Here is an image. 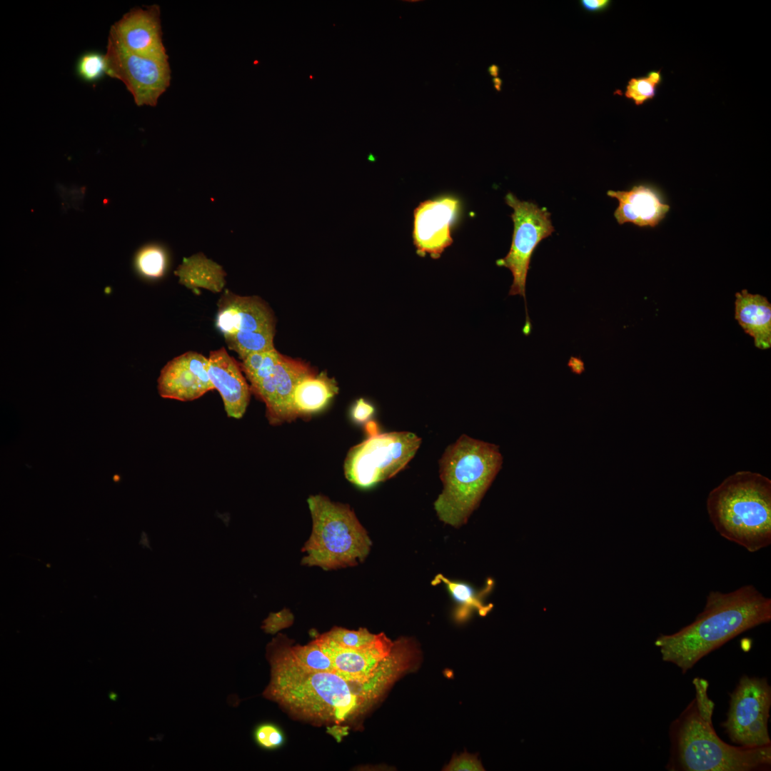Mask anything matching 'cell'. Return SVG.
<instances>
[{
  "label": "cell",
  "mask_w": 771,
  "mask_h": 771,
  "mask_svg": "<svg viewBox=\"0 0 771 771\" xmlns=\"http://www.w3.org/2000/svg\"><path fill=\"white\" fill-rule=\"evenodd\" d=\"M374 406L363 398L358 399L351 410V416L356 423H366L374 414Z\"/></svg>",
  "instance_id": "obj_31"
},
{
  "label": "cell",
  "mask_w": 771,
  "mask_h": 771,
  "mask_svg": "<svg viewBox=\"0 0 771 771\" xmlns=\"http://www.w3.org/2000/svg\"><path fill=\"white\" fill-rule=\"evenodd\" d=\"M208 358L188 351L169 361L158 378V391L163 398L192 401L213 389L208 373Z\"/></svg>",
  "instance_id": "obj_14"
},
{
  "label": "cell",
  "mask_w": 771,
  "mask_h": 771,
  "mask_svg": "<svg viewBox=\"0 0 771 771\" xmlns=\"http://www.w3.org/2000/svg\"><path fill=\"white\" fill-rule=\"evenodd\" d=\"M488 71L493 78L498 77L499 66L496 64H492L488 67Z\"/></svg>",
  "instance_id": "obj_33"
},
{
  "label": "cell",
  "mask_w": 771,
  "mask_h": 771,
  "mask_svg": "<svg viewBox=\"0 0 771 771\" xmlns=\"http://www.w3.org/2000/svg\"><path fill=\"white\" fill-rule=\"evenodd\" d=\"M303 362L283 355L273 371L255 385L251 391L266 405V415L270 424L276 425L294 420L291 400L297 383L314 373Z\"/></svg>",
  "instance_id": "obj_13"
},
{
  "label": "cell",
  "mask_w": 771,
  "mask_h": 771,
  "mask_svg": "<svg viewBox=\"0 0 771 771\" xmlns=\"http://www.w3.org/2000/svg\"><path fill=\"white\" fill-rule=\"evenodd\" d=\"M293 618L287 609L278 613H271L264 620L261 628L267 633L274 634L282 628L291 625Z\"/></svg>",
  "instance_id": "obj_30"
},
{
  "label": "cell",
  "mask_w": 771,
  "mask_h": 771,
  "mask_svg": "<svg viewBox=\"0 0 771 771\" xmlns=\"http://www.w3.org/2000/svg\"><path fill=\"white\" fill-rule=\"evenodd\" d=\"M253 737L256 744L265 750L277 749L281 747L285 741L282 730L271 722H264L256 726Z\"/></svg>",
  "instance_id": "obj_28"
},
{
  "label": "cell",
  "mask_w": 771,
  "mask_h": 771,
  "mask_svg": "<svg viewBox=\"0 0 771 771\" xmlns=\"http://www.w3.org/2000/svg\"><path fill=\"white\" fill-rule=\"evenodd\" d=\"M661 81L660 70L651 71L645 76L633 77L628 82L625 96L632 100L636 106L642 105L655 97Z\"/></svg>",
  "instance_id": "obj_25"
},
{
  "label": "cell",
  "mask_w": 771,
  "mask_h": 771,
  "mask_svg": "<svg viewBox=\"0 0 771 771\" xmlns=\"http://www.w3.org/2000/svg\"><path fill=\"white\" fill-rule=\"evenodd\" d=\"M420 443L421 438L408 431L369 435L348 450L343 464L345 477L360 488H371L403 470Z\"/></svg>",
  "instance_id": "obj_7"
},
{
  "label": "cell",
  "mask_w": 771,
  "mask_h": 771,
  "mask_svg": "<svg viewBox=\"0 0 771 771\" xmlns=\"http://www.w3.org/2000/svg\"><path fill=\"white\" fill-rule=\"evenodd\" d=\"M275 332H238L225 336L230 350L234 351L241 359L256 352L264 351L274 348Z\"/></svg>",
  "instance_id": "obj_23"
},
{
  "label": "cell",
  "mask_w": 771,
  "mask_h": 771,
  "mask_svg": "<svg viewBox=\"0 0 771 771\" xmlns=\"http://www.w3.org/2000/svg\"><path fill=\"white\" fill-rule=\"evenodd\" d=\"M502 463L497 445L465 434L449 445L440 460L443 489L434 502L440 520L455 528L466 523Z\"/></svg>",
  "instance_id": "obj_5"
},
{
  "label": "cell",
  "mask_w": 771,
  "mask_h": 771,
  "mask_svg": "<svg viewBox=\"0 0 771 771\" xmlns=\"http://www.w3.org/2000/svg\"><path fill=\"white\" fill-rule=\"evenodd\" d=\"M433 585H443L458 606L456 617L463 620L473 610L480 615H486L492 609L491 604H485L484 597L491 590L492 580L482 590H476L470 585L458 580H450L442 574L436 575L431 582Z\"/></svg>",
  "instance_id": "obj_21"
},
{
  "label": "cell",
  "mask_w": 771,
  "mask_h": 771,
  "mask_svg": "<svg viewBox=\"0 0 771 771\" xmlns=\"http://www.w3.org/2000/svg\"><path fill=\"white\" fill-rule=\"evenodd\" d=\"M307 502L312 530L302 548V565L328 570L364 561L372 541L350 506L321 494L309 496Z\"/></svg>",
  "instance_id": "obj_6"
},
{
  "label": "cell",
  "mask_w": 771,
  "mask_h": 771,
  "mask_svg": "<svg viewBox=\"0 0 771 771\" xmlns=\"http://www.w3.org/2000/svg\"><path fill=\"white\" fill-rule=\"evenodd\" d=\"M458 199L443 196L426 200L414 210L413 239L416 253L439 258L453 243L450 226L458 209Z\"/></svg>",
  "instance_id": "obj_12"
},
{
  "label": "cell",
  "mask_w": 771,
  "mask_h": 771,
  "mask_svg": "<svg viewBox=\"0 0 771 771\" xmlns=\"http://www.w3.org/2000/svg\"><path fill=\"white\" fill-rule=\"evenodd\" d=\"M282 356L283 355L273 348L253 353L241 358L240 366L250 383V386L268 376L273 371Z\"/></svg>",
  "instance_id": "obj_22"
},
{
  "label": "cell",
  "mask_w": 771,
  "mask_h": 771,
  "mask_svg": "<svg viewBox=\"0 0 771 771\" xmlns=\"http://www.w3.org/2000/svg\"><path fill=\"white\" fill-rule=\"evenodd\" d=\"M107 75L122 81L138 106H156L171 84L168 58L147 57L131 53L108 39Z\"/></svg>",
  "instance_id": "obj_10"
},
{
  "label": "cell",
  "mask_w": 771,
  "mask_h": 771,
  "mask_svg": "<svg viewBox=\"0 0 771 771\" xmlns=\"http://www.w3.org/2000/svg\"><path fill=\"white\" fill-rule=\"evenodd\" d=\"M607 195L618 201L614 212L617 222L632 223L638 227H656L666 216L670 206L655 186L640 183L628 191H612Z\"/></svg>",
  "instance_id": "obj_17"
},
{
  "label": "cell",
  "mask_w": 771,
  "mask_h": 771,
  "mask_svg": "<svg viewBox=\"0 0 771 771\" xmlns=\"http://www.w3.org/2000/svg\"><path fill=\"white\" fill-rule=\"evenodd\" d=\"M446 771H481L484 770L480 762L473 755L464 752L453 757L444 767Z\"/></svg>",
  "instance_id": "obj_29"
},
{
  "label": "cell",
  "mask_w": 771,
  "mask_h": 771,
  "mask_svg": "<svg viewBox=\"0 0 771 771\" xmlns=\"http://www.w3.org/2000/svg\"><path fill=\"white\" fill-rule=\"evenodd\" d=\"M175 274L181 285L192 291L202 288L218 293L226 284V273L222 267L201 253L184 258Z\"/></svg>",
  "instance_id": "obj_20"
},
{
  "label": "cell",
  "mask_w": 771,
  "mask_h": 771,
  "mask_svg": "<svg viewBox=\"0 0 771 771\" xmlns=\"http://www.w3.org/2000/svg\"><path fill=\"white\" fill-rule=\"evenodd\" d=\"M109 39L133 54L168 58L163 41L161 9L157 4L129 10L111 26Z\"/></svg>",
  "instance_id": "obj_11"
},
{
  "label": "cell",
  "mask_w": 771,
  "mask_h": 771,
  "mask_svg": "<svg viewBox=\"0 0 771 771\" xmlns=\"http://www.w3.org/2000/svg\"><path fill=\"white\" fill-rule=\"evenodd\" d=\"M79 76L86 82H96L107 75V62L105 54L96 51L84 54L76 65Z\"/></svg>",
  "instance_id": "obj_27"
},
{
  "label": "cell",
  "mask_w": 771,
  "mask_h": 771,
  "mask_svg": "<svg viewBox=\"0 0 771 771\" xmlns=\"http://www.w3.org/2000/svg\"><path fill=\"white\" fill-rule=\"evenodd\" d=\"M492 81H493V83L494 84V87H495V90L498 91H501V85L503 84L502 79L500 78H499V77H495V78L492 79Z\"/></svg>",
  "instance_id": "obj_34"
},
{
  "label": "cell",
  "mask_w": 771,
  "mask_h": 771,
  "mask_svg": "<svg viewBox=\"0 0 771 771\" xmlns=\"http://www.w3.org/2000/svg\"><path fill=\"white\" fill-rule=\"evenodd\" d=\"M338 391L337 382L326 372L314 373L302 378L296 386L292 395L291 409L294 420L319 412Z\"/></svg>",
  "instance_id": "obj_19"
},
{
  "label": "cell",
  "mask_w": 771,
  "mask_h": 771,
  "mask_svg": "<svg viewBox=\"0 0 771 771\" xmlns=\"http://www.w3.org/2000/svg\"><path fill=\"white\" fill-rule=\"evenodd\" d=\"M735 318L744 331L754 338L755 347H771V304L766 297L743 289L735 293Z\"/></svg>",
  "instance_id": "obj_18"
},
{
  "label": "cell",
  "mask_w": 771,
  "mask_h": 771,
  "mask_svg": "<svg viewBox=\"0 0 771 771\" xmlns=\"http://www.w3.org/2000/svg\"><path fill=\"white\" fill-rule=\"evenodd\" d=\"M770 707L771 687L767 678L743 675L730 695L727 718L721 726L737 745H771L768 731Z\"/></svg>",
  "instance_id": "obj_9"
},
{
  "label": "cell",
  "mask_w": 771,
  "mask_h": 771,
  "mask_svg": "<svg viewBox=\"0 0 771 771\" xmlns=\"http://www.w3.org/2000/svg\"><path fill=\"white\" fill-rule=\"evenodd\" d=\"M216 326L224 337L238 332H275L273 313L261 298L229 291L218 301Z\"/></svg>",
  "instance_id": "obj_15"
},
{
  "label": "cell",
  "mask_w": 771,
  "mask_h": 771,
  "mask_svg": "<svg viewBox=\"0 0 771 771\" xmlns=\"http://www.w3.org/2000/svg\"><path fill=\"white\" fill-rule=\"evenodd\" d=\"M208 359L210 380L213 389L221 396L227 416L241 418L248 405L251 391L240 363L223 347L211 351Z\"/></svg>",
  "instance_id": "obj_16"
},
{
  "label": "cell",
  "mask_w": 771,
  "mask_h": 771,
  "mask_svg": "<svg viewBox=\"0 0 771 771\" xmlns=\"http://www.w3.org/2000/svg\"><path fill=\"white\" fill-rule=\"evenodd\" d=\"M505 200L513 209L511 218L513 233L511 246L508 254L496 261L498 266L508 268L513 277L509 296L519 295L525 303L526 320L523 332L529 335L531 323L528 313L525 299V284L531 256L539 243L555 231L550 220V213L537 204L519 200L508 193Z\"/></svg>",
  "instance_id": "obj_8"
},
{
  "label": "cell",
  "mask_w": 771,
  "mask_h": 771,
  "mask_svg": "<svg viewBox=\"0 0 771 771\" xmlns=\"http://www.w3.org/2000/svg\"><path fill=\"white\" fill-rule=\"evenodd\" d=\"M324 635L340 646L348 649H359L369 645L378 636V634H373L366 628L351 630L339 627H334Z\"/></svg>",
  "instance_id": "obj_26"
},
{
  "label": "cell",
  "mask_w": 771,
  "mask_h": 771,
  "mask_svg": "<svg viewBox=\"0 0 771 771\" xmlns=\"http://www.w3.org/2000/svg\"><path fill=\"white\" fill-rule=\"evenodd\" d=\"M135 266L141 276L148 278H158L166 272L167 255L161 246L148 245L137 253Z\"/></svg>",
  "instance_id": "obj_24"
},
{
  "label": "cell",
  "mask_w": 771,
  "mask_h": 771,
  "mask_svg": "<svg viewBox=\"0 0 771 771\" xmlns=\"http://www.w3.org/2000/svg\"><path fill=\"white\" fill-rule=\"evenodd\" d=\"M288 638L279 634L266 647L270 682L263 695L291 715L313 724L352 722L378 700L365 685L336 673L309 670L298 664L288 648Z\"/></svg>",
  "instance_id": "obj_1"
},
{
  "label": "cell",
  "mask_w": 771,
  "mask_h": 771,
  "mask_svg": "<svg viewBox=\"0 0 771 771\" xmlns=\"http://www.w3.org/2000/svg\"><path fill=\"white\" fill-rule=\"evenodd\" d=\"M611 4L610 0H581L580 4L583 9L588 12H600L608 9Z\"/></svg>",
  "instance_id": "obj_32"
},
{
  "label": "cell",
  "mask_w": 771,
  "mask_h": 771,
  "mask_svg": "<svg viewBox=\"0 0 771 771\" xmlns=\"http://www.w3.org/2000/svg\"><path fill=\"white\" fill-rule=\"evenodd\" d=\"M706 506L710 522L726 540L750 553L771 544V480L738 471L712 489Z\"/></svg>",
  "instance_id": "obj_4"
},
{
  "label": "cell",
  "mask_w": 771,
  "mask_h": 771,
  "mask_svg": "<svg viewBox=\"0 0 771 771\" xmlns=\"http://www.w3.org/2000/svg\"><path fill=\"white\" fill-rule=\"evenodd\" d=\"M771 620V599L754 585L730 593L710 591L703 610L678 631L660 634L662 660L687 672L700 660L738 635Z\"/></svg>",
  "instance_id": "obj_2"
},
{
  "label": "cell",
  "mask_w": 771,
  "mask_h": 771,
  "mask_svg": "<svg viewBox=\"0 0 771 771\" xmlns=\"http://www.w3.org/2000/svg\"><path fill=\"white\" fill-rule=\"evenodd\" d=\"M695 697L670 726V771H756L771 766V745L747 747L724 742L712 725L708 682L692 680Z\"/></svg>",
  "instance_id": "obj_3"
},
{
  "label": "cell",
  "mask_w": 771,
  "mask_h": 771,
  "mask_svg": "<svg viewBox=\"0 0 771 771\" xmlns=\"http://www.w3.org/2000/svg\"><path fill=\"white\" fill-rule=\"evenodd\" d=\"M109 697L112 701H116L118 699V695L114 692H110L109 693Z\"/></svg>",
  "instance_id": "obj_35"
}]
</instances>
